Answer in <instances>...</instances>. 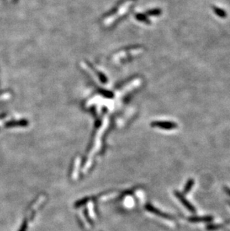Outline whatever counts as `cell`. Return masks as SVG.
I'll return each mask as SVG.
<instances>
[{"label": "cell", "instance_id": "6da1fadb", "mask_svg": "<svg viewBox=\"0 0 230 231\" xmlns=\"http://www.w3.org/2000/svg\"><path fill=\"white\" fill-rule=\"evenodd\" d=\"M175 195H176V197H177L179 200V201L182 203V205L185 206V207H186L189 211H191V212H196L195 207H194L192 204H191L190 202H189L187 200H186L185 197H184L183 195L180 193V192L176 191L175 192Z\"/></svg>", "mask_w": 230, "mask_h": 231}, {"label": "cell", "instance_id": "7a4b0ae2", "mask_svg": "<svg viewBox=\"0 0 230 231\" xmlns=\"http://www.w3.org/2000/svg\"><path fill=\"white\" fill-rule=\"evenodd\" d=\"M153 124L154 126L165 129V130H173L177 127V124L173 122H155Z\"/></svg>", "mask_w": 230, "mask_h": 231}, {"label": "cell", "instance_id": "3957f363", "mask_svg": "<svg viewBox=\"0 0 230 231\" xmlns=\"http://www.w3.org/2000/svg\"><path fill=\"white\" fill-rule=\"evenodd\" d=\"M213 220V217L212 216H205V217H191L189 221L191 222H208Z\"/></svg>", "mask_w": 230, "mask_h": 231}, {"label": "cell", "instance_id": "277c9868", "mask_svg": "<svg viewBox=\"0 0 230 231\" xmlns=\"http://www.w3.org/2000/svg\"><path fill=\"white\" fill-rule=\"evenodd\" d=\"M194 184V180L193 179H190L188 181H187L186 185H185V188H184V193L187 194L189 192L191 191V189L192 188Z\"/></svg>", "mask_w": 230, "mask_h": 231}, {"label": "cell", "instance_id": "5b68a950", "mask_svg": "<svg viewBox=\"0 0 230 231\" xmlns=\"http://www.w3.org/2000/svg\"><path fill=\"white\" fill-rule=\"evenodd\" d=\"M213 9L215 13L218 16V17H221V18H225L226 17V13L224 10L220 9V8H217V7H213Z\"/></svg>", "mask_w": 230, "mask_h": 231}, {"label": "cell", "instance_id": "8992f818", "mask_svg": "<svg viewBox=\"0 0 230 231\" xmlns=\"http://www.w3.org/2000/svg\"><path fill=\"white\" fill-rule=\"evenodd\" d=\"M224 190H225L226 193L227 194V195H229L230 196V188H227V187H225V188H224Z\"/></svg>", "mask_w": 230, "mask_h": 231}, {"label": "cell", "instance_id": "52a82bcc", "mask_svg": "<svg viewBox=\"0 0 230 231\" xmlns=\"http://www.w3.org/2000/svg\"><path fill=\"white\" fill-rule=\"evenodd\" d=\"M229 205H230V202H229Z\"/></svg>", "mask_w": 230, "mask_h": 231}]
</instances>
